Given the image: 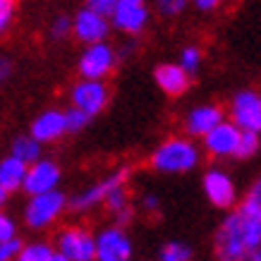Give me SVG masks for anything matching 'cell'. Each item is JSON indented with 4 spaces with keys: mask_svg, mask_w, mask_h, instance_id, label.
I'll return each mask as SVG.
<instances>
[{
    "mask_svg": "<svg viewBox=\"0 0 261 261\" xmlns=\"http://www.w3.org/2000/svg\"><path fill=\"white\" fill-rule=\"evenodd\" d=\"M115 5H118V0H87V8L89 10H94V12H98V15H103V17H108V19H111Z\"/></svg>",
    "mask_w": 261,
    "mask_h": 261,
    "instance_id": "4dcf8cb0",
    "label": "cell"
},
{
    "mask_svg": "<svg viewBox=\"0 0 261 261\" xmlns=\"http://www.w3.org/2000/svg\"><path fill=\"white\" fill-rule=\"evenodd\" d=\"M225 3V0H192V5L197 10H201V12H214V10H218Z\"/></svg>",
    "mask_w": 261,
    "mask_h": 261,
    "instance_id": "836d02e7",
    "label": "cell"
},
{
    "mask_svg": "<svg viewBox=\"0 0 261 261\" xmlns=\"http://www.w3.org/2000/svg\"><path fill=\"white\" fill-rule=\"evenodd\" d=\"M27 173H29V166L24 161L15 159L12 153L0 159V185L8 192H17L24 190V180H27Z\"/></svg>",
    "mask_w": 261,
    "mask_h": 261,
    "instance_id": "ac0fdd59",
    "label": "cell"
},
{
    "mask_svg": "<svg viewBox=\"0 0 261 261\" xmlns=\"http://www.w3.org/2000/svg\"><path fill=\"white\" fill-rule=\"evenodd\" d=\"M194 252H192L190 245H185V242H166V245L159 249V261H192Z\"/></svg>",
    "mask_w": 261,
    "mask_h": 261,
    "instance_id": "44dd1931",
    "label": "cell"
},
{
    "mask_svg": "<svg viewBox=\"0 0 261 261\" xmlns=\"http://www.w3.org/2000/svg\"><path fill=\"white\" fill-rule=\"evenodd\" d=\"M65 115H67V129H70V135H74V132H82L84 127L89 125V115L87 113H82V111H77V108H67L65 111Z\"/></svg>",
    "mask_w": 261,
    "mask_h": 261,
    "instance_id": "4316f807",
    "label": "cell"
},
{
    "mask_svg": "<svg viewBox=\"0 0 261 261\" xmlns=\"http://www.w3.org/2000/svg\"><path fill=\"white\" fill-rule=\"evenodd\" d=\"M29 135L41 144H53V142H58V139H63L65 135H70L65 111L48 108V111H43L41 115H36L32 127H29Z\"/></svg>",
    "mask_w": 261,
    "mask_h": 261,
    "instance_id": "9a60e30c",
    "label": "cell"
},
{
    "mask_svg": "<svg viewBox=\"0 0 261 261\" xmlns=\"http://www.w3.org/2000/svg\"><path fill=\"white\" fill-rule=\"evenodd\" d=\"M142 208H144V214L159 216V211H161L159 197H156V194H144V197H142Z\"/></svg>",
    "mask_w": 261,
    "mask_h": 261,
    "instance_id": "1f68e13d",
    "label": "cell"
},
{
    "mask_svg": "<svg viewBox=\"0 0 261 261\" xmlns=\"http://www.w3.org/2000/svg\"><path fill=\"white\" fill-rule=\"evenodd\" d=\"M60 177H63V173H60V166L56 161L41 159L29 166V173H27V180H24V192L29 197L56 192L58 185H60Z\"/></svg>",
    "mask_w": 261,
    "mask_h": 261,
    "instance_id": "4fadbf2b",
    "label": "cell"
},
{
    "mask_svg": "<svg viewBox=\"0 0 261 261\" xmlns=\"http://www.w3.org/2000/svg\"><path fill=\"white\" fill-rule=\"evenodd\" d=\"M17 238V223L8 214L0 211V242H10Z\"/></svg>",
    "mask_w": 261,
    "mask_h": 261,
    "instance_id": "f1b7e54d",
    "label": "cell"
},
{
    "mask_svg": "<svg viewBox=\"0 0 261 261\" xmlns=\"http://www.w3.org/2000/svg\"><path fill=\"white\" fill-rule=\"evenodd\" d=\"M72 32H74V19H70V17H65V15H60L50 24V36L53 39H67Z\"/></svg>",
    "mask_w": 261,
    "mask_h": 261,
    "instance_id": "83f0119b",
    "label": "cell"
},
{
    "mask_svg": "<svg viewBox=\"0 0 261 261\" xmlns=\"http://www.w3.org/2000/svg\"><path fill=\"white\" fill-rule=\"evenodd\" d=\"M245 204L254 206V208H261V177L249 187V192H247V197H245Z\"/></svg>",
    "mask_w": 261,
    "mask_h": 261,
    "instance_id": "d6a6232c",
    "label": "cell"
},
{
    "mask_svg": "<svg viewBox=\"0 0 261 261\" xmlns=\"http://www.w3.org/2000/svg\"><path fill=\"white\" fill-rule=\"evenodd\" d=\"M192 0H156V10L163 17H177L185 12V8L190 5Z\"/></svg>",
    "mask_w": 261,
    "mask_h": 261,
    "instance_id": "d4e9b609",
    "label": "cell"
},
{
    "mask_svg": "<svg viewBox=\"0 0 261 261\" xmlns=\"http://www.w3.org/2000/svg\"><path fill=\"white\" fill-rule=\"evenodd\" d=\"M22 247H24V242L19 238L10 240V242H0V261H15Z\"/></svg>",
    "mask_w": 261,
    "mask_h": 261,
    "instance_id": "f546056e",
    "label": "cell"
},
{
    "mask_svg": "<svg viewBox=\"0 0 261 261\" xmlns=\"http://www.w3.org/2000/svg\"><path fill=\"white\" fill-rule=\"evenodd\" d=\"M225 122V111L216 103H201V106H194L187 115H185V132L192 139H204L211 129Z\"/></svg>",
    "mask_w": 261,
    "mask_h": 261,
    "instance_id": "5bb4252c",
    "label": "cell"
},
{
    "mask_svg": "<svg viewBox=\"0 0 261 261\" xmlns=\"http://www.w3.org/2000/svg\"><path fill=\"white\" fill-rule=\"evenodd\" d=\"M10 72H12V63H10L5 56H0V84H5V80L10 77Z\"/></svg>",
    "mask_w": 261,
    "mask_h": 261,
    "instance_id": "e575fe53",
    "label": "cell"
},
{
    "mask_svg": "<svg viewBox=\"0 0 261 261\" xmlns=\"http://www.w3.org/2000/svg\"><path fill=\"white\" fill-rule=\"evenodd\" d=\"M111 24L127 36H137L149 24V5L146 0H118L111 15Z\"/></svg>",
    "mask_w": 261,
    "mask_h": 261,
    "instance_id": "30bf717a",
    "label": "cell"
},
{
    "mask_svg": "<svg viewBox=\"0 0 261 261\" xmlns=\"http://www.w3.org/2000/svg\"><path fill=\"white\" fill-rule=\"evenodd\" d=\"M190 72L182 70L180 63H163L153 70V80H156V87L163 91L166 96H182L187 89H190L192 80Z\"/></svg>",
    "mask_w": 261,
    "mask_h": 261,
    "instance_id": "e0dca14e",
    "label": "cell"
},
{
    "mask_svg": "<svg viewBox=\"0 0 261 261\" xmlns=\"http://www.w3.org/2000/svg\"><path fill=\"white\" fill-rule=\"evenodd\" d=\"M118 50L111 46V43H91L82 50L80 63H77V70H80L82 80H106L115 65H118Z\"/></svg>",
    "mask_w": 261,
    "mask_h": 261,
    "instance_id": "8992f818",
    "label": "cell"
},
{
    "mask_svg": "<svg viewBox=\"0 0 261 261\" xmlns=\"http://www.w3.org/2000/svg\"><path fill=\"white\" fill-rule=\"evenodd\" d=\"M70 208V199L60 190L29 197L24 206V225L29 230H46Z\"/></svg>",
    "mask_w": 261,
    "mask_h": 261,
    "instance_id": "277c9868",
    "label": "cell"
},
{
    "mask_svg": "<svg viewBox=\"0 0 261 261\" xmlns=\"http://www.w3.org/2000/svg\"><path fill=\"white\" fill-rule=\"evenodd\" d=\"M48 261H70V259H67L65 254H60V252H53V256H50Z\"/></svg>",
    "mask_w": 261,
    "mask_h": 261,
    "instance_id": "8d00e7d4",
    "label": "cell"
},
{
    "mask_svg": "<svg viewBox=\"0 0 261 261\" xmlns=\"http://www.w3.org/2000/svg\"><path fill=\"white\" fill-rule=\"evenodd\" d=\"M41 146H43V144L36 142L32 135H22V137H15V139H12L10 153H12L15 159L24 161L27 166H32V163L41 161Z\"/></svg>",
    "mask_w": 261,
    "mask_h": 261,
    "instance_id": "ffe728a7",
    "label": "cell"
},
{
    "mask_svg": "<svg viewBox=\"0 0 261 261\" xmlns=\"http://www.w3.org/2000/svg\"><path fill=\"white\" fill-rule=\"evenodd\" d=\"M56 252L70 261H96V235L84 225H67L56 235Z\"/></svg>",
    "mask_w": 261,
    "mask_h": 261,
    "instance_id": "5b68a950",
    "label": "cell"
},
{
    "mask_svg": "<svg viewBox=\"0 0 261 261\" xmlns=\"http://www.w3.org/2000/svg\"><path fill=\"white\" fill-rule=\"evenodd\" d=\"M17 15V0H0V36L10 29Z\"/></svg>",
    "mask_w": 261,
    "mask_h": 261,
    "instance_id": "484cf974",
    "label": "cell"
},
{
    "mask_svg": "<svg viewBox=\"0 0 261 261\" xmlns=\"http://www.w3.org/2000/svg\"><path fill=\"white\" fill-rule=\"evenodd\" d=\"M216 261H261V208L242 204L221 221L214 235Z\"/></svg>",
    "mask_w": 261,
    "mask_h": 261,
    "instance_id": "6da1fadb",
    "label": "cell"
},
{
    "mask_svg": "<svg viewBox=\"0 0 261 261\" xmlns=\"http://www.w3.org/2000/svg\"><path fill=\"white\" fill-rule=\"evenodd\" d=\"M108 101H111V91L101 80H80L70 89V106L87 113L89 118L106 111Z\"/></svg>",
    "mask_w": 261,
    "mask_h": 261,
    "instance_id": "ba28073f",
    "label": "cell"
},
{
    "mask_svg": "<svg viewBox=\"0 0 261 261\" xmlns=\"http://www.w3.org/2000/svg\"><path fill=\"white\" fill-rule=\"evenodd\" d=\"M201 60H204L201 48H197V46H185L180 50V65H182V70L190 72V74L199 72V67H201Z\"/></svg>",
    "mask_w": 261,
    "mask_h": 261,
    "instance_id": "cb8c5ba5",
    "label": "cell"
},
{
    "mask_svg": "<svg viewBox=\"0 0 261 261\" xmlns=\"http://www.w3.org/2000/svg\"><path fill=\"white\" fill-rule=\"evenodd\" d=\"M240 139H242V129L232 120H225L204 137V151L211 159H235Z\"/></svg>",
    "mask_w": 261,
    "mask_h": 261,
    "instance_id": "7c38bea8",
    "label": "cell"
},
{
    "mask_svg": "<svg viewBox=\"0 0 261 261\" xmlns=\"http://www.w3.org/2000/svg\"><path fill=\"white\" fill-rule=\"evenodd\" d=\"M230 120L245 129L261 135V91L256 89H242L230 101Z\"/></svg>",
    "mask_w": 261,
    "mask_h": 261,
    "instance_id": "9c48e42d",
    "label": "cell"
},
{
    "mask_svg": "<svg viewBox=\"0 0 261 261\" xmlns=\"http://www.w3.org/2000/svg\"><path fill=\"white\" fill-rule=\"evenodd\" d=\"M53 247L48 245V242H29V245H24L19 249L15 261H48L53 256Z\"/></svg>",
    "mask_w": 261,
    "mask_h": 261,
    "instance_id": "7402d4cb",
    "label": "cell"
},
{
    "mask_svg": "<svg viewBox=\"0 0 261 261\" xmlns=\"http://www.w3.org/2000/svg\"><path fill=\"white\" fill-rule=\"evenodd\" d=\"M201 151L194 144L192 137H168L166 142H161L153 153H151V168L166 175H182L190 173L199 166Z\"/></svg>",
    "mask_w": 261,
    "mask_h": 261,
    "instance_id": "7a4b0ae2",
    "label": "cell"
},
{
    "mask_svg": "<svg viewBox=\"0 0 261 261\" xmlns=\"http://www.w3.org/2000/svg\"><path fill=\"white\" fill-rule=\"evenodd\" d=\"M113 24L108 22V17L98 15V12H94V10H80L77 15H74V36L82 41V43H87V46H91V43H101L106 36H108V32H111Z\"/></svg>",
    "mask_w": 261,
    "mask_h": 261,
    "instance_id": "2e32d148",
    "label": "cell"
},
{
    "mask_svg": "<svg viewBox=\"0 0 261 261\" xmlns=\"http://www.w3.org/2000/svg\"><path fill=\"white\" fill-rule=\"evenodd\" d=\"M129 175H132V168H129V166L115 168L111 175L101 177V180L94 182L91 187L77 192V194L70 199V208L74 211V214H87V211L96 208V206L106 204V201H108V197H111L115 190H120V187H127Z\"/></svg>",
    "mask_w": 261,
    "mask_h": 261,
    "instance_id": "3957f363",
    "label": "cell"
},
{
    "mask_svg": "<svg viewBox=\"0 0 261 261\" xmlns=\"http://www.w3.org/2000/svg\"><path fill=\"white\" fill-rule=\"evenodd\" d=\"M8 194H10V192L0 185V211H3V206H5V201H8Z\"/></svg>",
    "mask_w": 261,
    "mask_h": 261,
    "instance_id": "d590c367",
    "label": "cell"
},
{
    "mask_svg": "<svg viewBox=\"0 0 261 261\" xmlns=\"http://www.w3.org/2000/svg\"><path fill=\"white\" fill-rule=\"evenodd\" d=\"M135 245L125 228L106 225L96 232V261H132Z\"/></svg>",
    "mask_w": 261,
    "mask_h": 261,
    "instance_id": "52a82bcc",
    "label": "cell"
},
{
    "mask_svg": "<svg viewBox=\"0 0 261 261\" xmlns=\"http://www.w3.org/2000/svg\"><path fill=\"white\" fill-rule=\"evenodd\" d=\"M103 206H106V208H108V214L113 216V223L120 225V228H125L127 223H132V218H135V204H132V199H129L127 187L115 190Z\"/></svg>",
    "mask_w": 261,
    "mask_h": 261,
    "instance_id": "d6986e66",
    "label": "cell"
},
{
    "mask_svg": "<svg viewBox=\"0 0 261 261\" xmlns=\"http://www.w3.org/2000/svg\"><path fill=\"white\" fill-rule=\"evenodd\" d=\"M261 149V139L256 132H245L242 129V139H240V149H238V156L235 159L240 161H247V159H254Z\"/></svg>",
    "mask_w": 261,
    "mask_h": 261,
    "instance_id": "603a6c76",
    "label": "cell"
},
{
    "mask_svg": "<svg viewBox=\"0 0 261 261\" xmlns=\"http://www.w3.org/2000/svg\"><path fill=\"white\" fill-rule=\"evenodd\" d=\"M206 199L216 206V208H232L238 204V187L235 180L230 177L223 168H208L201 180Z\"/></svg>",
    "mask_w": 261,
    "mask_h": 261,
    "instance_id": "8fae6325",
    "label": "cell"
}]
</instances>
